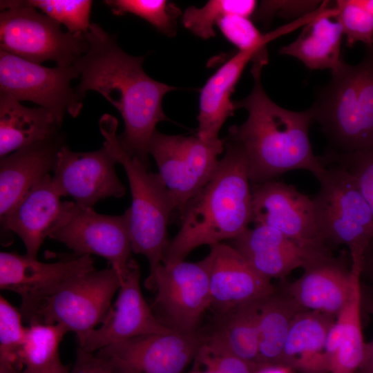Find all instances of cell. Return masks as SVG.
<instances>
[{
    "mask_svg": "<svg viewBox=\"0 0 373 373\" xmlns=\"http://www.w3.org/2000/svg\"><path fill=\"white\" fill-rule=\"evenodd\" d=\"M86 52L73 66L79 83L75 88L84 98L86 93H99L120 113L124 130L117 135L121 146L149 169V145L156 125L167 120L162 106L164 96L177 89L145 73L143 57L123 51L116 37L92 23L84 33Z\"/></svg>",
    "mask_w": 373,
    "mask_h": 373,
    "instance_id": "6da1fadb",
    "label": "cell"
},
{
    "mask_svg": "<svg viewBox=\"0 0 373 373\" xmlns=\"http://www.w3.org/2000/svg\"><path fill=\"white\" fill-rule=\"evenodd\" d=\"M261 68L252 67L254 83L245 98L233 102L248 117L229 128L228 140L245 152L251 184L276 180L294 170H307L317 179L325 171L322 157L316 156L309 140L313 122L310 111L295 112L280 107L264 90Z\"/></svg>",
    "mask_w": 373,
    "mask_h": 373,
    "instance_id": "7a4b0ae2",
    "label": "cell"
},
{
    "mask_svg": "<svg viewBox=\"0 0 373 373\" xmlns=\"http://www.w3.org/2000/svg\"><path fill=\"white\" fill-rule=\"evenodd\" d=\"M225 153L208 183L187 204L181 227L164 251L162 262L184 260L195 248L232 240L252 222L248 161L243 150L224 139Z\"/></svg>",
    "mask_w": 373,
    "mask_h": 373,
    "instance_id": "3957f363",
    "label": "cell"
},
{
    "mask_svg": "<svg viewBox=\"0 0 373 373\" xmlns=\"http://www.w3.org/2000/svg\"><path fill=\"white\" fill-rule=\"evenodd\" d=\"M329 152L348 153L373 146V46L356 65L343 60L309 108Z\"/></svg>",
    "mask_w": 373,
    "mask_h": 373,
    "instance_id": "277c9868",
    "label": "cell"
},
{
    "mask_svg": "<svg viewBox=\"0 0 373 373\" xmlns=\"http://www.w3.org/2000/svg\"><path fill=\"white\" fill-rule=\"evenodd\" d=\"M117 125V119L108 114L99 122L103 145L124 167L128 178L132 198L128 209L132 251L144 256L152 271L162 263L169 242L167 227L175 207L160 175L149 171L121 146L116 134Z\"/></svg>",
    "mask_w": 373,
    "mask_h": 373,
    "instance_id": "5b68a950",
    "label": "cell"
},
{
    "mask_svg": "<svg viewBox=\"0 0 373 373\" xmlns=\"http://www.w3.org/2000/svg\"><path fill=\"white\" fill-rule=\"evenodd\" d=\"M323 162L326 169L317 179L320 189L312 198L319 235L331 251L342 245L347 247L351 270L360 274L373 238L372 212L351 174L339 165Z\"/></svg>",
    "mask_w": 373,
    "mask_h": 373,
    "instance_id": "8992f818",
    "label": "cell"
},
{
    "mask_svg": "<svg viewBox=\"0 0 373 373\" xmlns=\"http://www.w3.org/2000/svg\"><path fill=\"white\" fill-rule=\"evenodd\" d=\"M0 47L7 52L41 64L53 61L73 66L88 48L84 34L63 32L60 23L23 1H1Z\"/></svg>",
    "mask_w": 373,
    "mask_h": 373,
    "instance_id": "52a82bcc",
    "label": "cell"
},
{
    "mask_svg": "<svg viewBox=\"0 0 373 373\" xmlns=\"http://www.w3.org/2000/svg\"><path fill=\"white\" fill-rule=\"evenodd\" d=\"M211 257L198 262H162L150 271L146 287L155 291L151 306L158 319L173 331L195 332L202 315L211 307Z\"/></svg>",
    "mask_w": 373,
    "mask_h": 373,
    "instance_id": "ba28073f",
    "label": "cell"
},
{
    "mask_svg": "<svg viewBox=\"0 0 373 373\" xmlns=\"http://www.w3.org/2000/svg\"><path fill=\"white\" fill-rule=\"evenodd\" d=\"M224 151V139L206 142L196 136L167 135L155 131L149 145L180 218L189 202L208 183Z\"/></svg>",
    "mask_w": 373,
    "mask_h": 373,
    "instance_id": "9c48e42d",
    "label": "cell"
},
{
    "mask_svg": "<svg viewBox=\"0 0 373 373\" xmlns=\"http://www.w3.org/2000/svg\"><path fill=\"white\" fill-rule=\"evenodd\" d=\"M121 283L112 267L82 273L47 298L29 324L59 323L79 337L103 323Z\"/></svg>",
    "mask_w": 373,
    "mask_h": 373,
    "instance_id": "30bf717a",
    "label": "cell"
},
{
    "mask_svg": "<svg viewBox=\"0 0 373 373\" xmlns=\"http://www.w3.org/2000/svg\"><path fill=\"white\" fill-rule=\"evenodd\" d=\"M79 77L74 66L49 68L0 50V96L35 103L61 125L66 113L75 117L82 109L83 98L71 86Z\"/></svg>",
    "mask_w": 373,
    "mask_h": 373,
    "instance_id": "8fae6325",
    "label": "cell"
},
{
    "mask_svg": "<svg viewBox=\"0 0 373 373\" xmlns=\"http://www.w3.org/2000/svg\"><path fill=\"white\" fill-rule=\"evenodd\" d=\"M48 238L63 243L77 255L104 258L122 280L128 271L132 249L128 209L119 216L105 215L70 202Z\"/></svg>",
    "mask_w": 373,
    "mask_h": 373,
    "instance_id": "7c38bea8",
    "label": "cell"
},
{
    "mask_svg": "<svg viewBox=\"0 0 373 373\" xmlns=\"http://www.w3.org/2000/svg\"><path fill=\"white\" fill-rule=\"evenodd\" d=\"M95 269L90 255H76L55 262L16 252L0 253V288L17 294L19 310L30 323L47 298L73 278Z\"/></svg>",
    "mask_w": 373,
    "mask_h": 373,
    "instance_id": "4fadbf2b",
    "label": "cell"
},
{
    "mask_svg": "<svg viewBox=\"0 0 373 373\" xmlns=\"http://www.w3.org/2000/svg\"><path fill=\"white\" fill-rule=\"evenodd\" d=\"M252 222L276 229L309 250H329L316 222L312 199L294 186L272 180L251 184Z\"/></svg>",
    "mask_w": 373,
    "mask_h": 373,
    "instance_id": "5bb4252c",
    "label": "cell"
},
{
    "mask_svg": "<svg viewBox=\"0 0 373 373\" xmlns=\"http://www.w3.org/2000/svg\"><path fill=\"white\" fill-rule=\"evenodd\" d=\"M205 338L197 331L173 330L137 336L96 352L122 373H182Z\"/></svg>",
    "mask_w": 373,
    "mask_h": 373,
    "instance_id": "9a60e30c",
    "label": "cell"
},
{
    "mask_svg": "<svg viewBox=\"0 0 373 373\" xmlns=\"http://www.w3.org/2000/svg\"><path fill=\"white\" fill-rule=\"evenodd\" d=\"M140 280V267L131 260L107 316L97 327L77 338L79 347L96 352L137 336L173 331L157 318L145 301Z\"/></svg>",
    "mask_w": 373,
    "mask_h": 373,
    "instance_id": "2e32d148",
    "label": "cell"
},
{
    "mask_svg": "<svg viewBox=\"0 0 373 373\" xmlns=\"http://www.w3.org/2000/svg\"><path fill=\"white\" fill-rule=\"evenodd\" d=\"M117 161L105 146L94 151L75 152L64 144L59 150L52 180L63 197L93 208L107 198H119L126 191L116 171Z\"/></svg>",
    "mask_w": 373,
    "mask_h": 373,
    "instance_id": "e0dca14e",
    "label": "cell"
},
{
    "mask_svg": "<svg viewBox=\"0 0 373 373\" xmlns=\"http://www.w3.org/2000/svg\"><path fill=\"white\" fill-rule=\"evenodd\" d=\"M303 269L302 276L285 290L302 310L336 318L349 302L360 275L330 251L311 259Z\"/></svg>",
    "mask_w": 373,
    "mask_h": 373,
    "instance_id": "ac0fdd59",
    "label": "cell"
},
{
    "mask_svg": "<svg viewBox=\"0 0 373 373\" xmlns=\"http://www.w3.org/2000/svg\"><path fill=\"white\" fill-rule=\"evenodd\" d=\"M211 307L218 314L238 305L258 301L276 289L259 275L231 245L210 246Z\"/></svg>",
    "mask_w": 373,
    "mask_h": 373,
    "instance_id": "d6986e66",
    "label": "cell"
},
{
    "mask_svg": "<svg viewBox=\"0 0 373 373\" xmlns=\"http://www.w3.org/2000/svg\"><path fill=\"white\" fill-rule=\"evenodd\" d=\"M63 197L50 174L31 188L8 216L3 233H14L23 242L26 254L37 258L45 239L57 226L70 202Z\"/></svg>",
    "mask_w": 373,
    "mask_h": 373,
    "instance_id": "ffe728a7",
    "label": "cell"
},
{
    "mask_svg": "<svg viewBox=\"0 0 373 373\" xmlns=\"http://www.w3.org/2000/svg\"><path fill=\"white\" fill-rule=\"evenodd\" d=\"M231 246L262 277L283 278L313 258L329 251L306 249L272 227L254 224L231 240Z\"/></svg>",
    "mask_w": 373,
    "mask_h": 373,
    "instance_id": "44dd1931",
    "label": "cell"
},
{
    "mask_svg": "<svg viewBox=\"0 0 373 373\" xmlns=\"http://www.w3.org/2000/svg\"><path fill=\"white\" fill-rule=\"evenodd\" d=\"M64 144V135L60 133L1 158V227L28 191L53 171L58 153Z\"/></svg>",
    "mask_w": 373,
    "mask_h": 373,
    "instance_id": "7402d4cb",
    "label": "cell"
},
{
    "mask_svg": "<svg viewBox=\"0 0 373 373\" xmlns=\"http://www.w3.org/2000/svg\"><path fill=\"white\" fill-rule=\"evenodd\" d=\"M268 62L267 50L251 49L238 51L225 62L206 82L200 92L197 135L202 140L220 139L219 132L236 108L231 94L248 62Z\"/></svg>",
    "mask_w": 373,
    "mask_h": 373,
    "instance_id": "603a6c76",
    "label": "cell"
},
{
    "mask_svg": "<svg viewBox=\"0 0 373 373\" xmlns=\"http://www.w3.org/2000/svg\"><path fill=\"white\" fill-rule=\"evenodd\" d=\"M335 320V317L321 312H299L291 323L281 365L300 373H329L325 341Z\"/></svg>",
    "mask_w": 373,
    "mask_h": 373,
    "instance_id": "cb8c5ba5",
    "label": "cell"
},
{
    "mask_svg": "<svg viewBox=\"0 0 373 373\" xmlns=\"http://www.w3.org/2000/svg\"><path fill=\"white\" fill-rule=\"evenodd\" d=\"M336 7L327 6L314 19L306 23L298 37L283 46L279 53L294 57L311 70L335 69L343 61L341 47L343 31L336 17Z\"/></svg>",
    "mask_w": 373,
    "mask_h": 373,
    "instance_id": "d4e9b609",
    "label": "cell"
},
{
    "mask_svg": "<svg viewBox=\"0 0 373 373\" xmlns=\"http://www.w3.org/2000/svg\"><path fill=\"white\" fill-rule=\"evenodd\" d=\"M61 124L42 107L0 96V157L60 134Z\"/></svg>",
    "mask_w": 373,
    "mask_h": 373,
    "instance_id": "484cf974",
    "label": "cell"
},
{
    "mask_svg": "<svg viewBox=\"0 0 373 373\" xmlns=\"http://www.w3.org/2000/svg\"><path fill=\"white\" fill-rule=\"evenodd\" d=\"M361 309L359 278L349 302L337 316L327 335L325 352L329 361V373H356L363 366L366 343L362 333Z\"/></svg>",
    "mask_w": 373,
    "mask_h": 373,
    "instance_id": "4316f807",
    "label": "cell"
},
{
    "mask_svg": "<svg viewBox=\"0 0 373 373\" xmlns=\"http://www.w3.org/2000/svg\"><path fill=\"white\" fill-rule=\"evenodd\" d=\"M262 300L244 303L218 314L217 325L211 334L206 337V343L244 361L257 364L258 312Z\"/></svg>",
    "mask_w": 373,
    "mask_h": 373,
    "instance_id": "83f0119b",
    "label": "cell"
},
{
    "mask_svg": "<svg viewBox=\"0 0 373 373\" xmlns=\"http://www.w3.org/2000/svg\"><path fill=\"white\" fill-rule=\"evenodd\" d=\"M302 311L284 288L275 289L260 301L258 365H281L291 323Z\"/></svg>",
    "mask_w": 373,
    "mask_h": 373,
    "instance_id": "f1b7e54d",
    "label": "cell"
},
{
    "mask_svg": "<svg viewBox=\"0 0 373 373\" xmlns=\"http://www.w3.org/2000/svg\"><path fill=\"white\" fill-rule=\"evenodd\" d=\"M68 330L55 323H33L26 327L18 354L23 373H42L58 357L59 345Z\"/></svg>",
    "mask_w": 373,
    "mask_h": 373,
    "instance_id": "f546056e",
    "label": "cell"
},
{
    "mask_svg": "<svg viewBox=\"0 0 373 373\" xmlns=\"http://www.w3.org/2000/svg\"><path fill=\"white\" fill-rule=\"evenodd\" d=\"M256 8L254 0H211L201 8H187L182 22L195 35L207 39L216 36L214 26L222 17L228 15L249 17Z\"/></svg>",
    "mask_w": 373,
    "mask_h": 373,
    "instance_id": "4dcf8cb0",
    "label": "cell"
},
{
    "mask_svg": "<svg viewBox=\"0 0 373 373\" xmlns=\"http://www.w3.org/2000/svg\"><path fill=\"white\" fill-rule=\"evenodd\" d=\"M104 3L113 15L133 14L167 36L175 35L176 21L181 12L174 3L165 0H106Z\"/></svg>",
    "mask_w": 373,
    "mask_h": 373,
    "instance_id": "1f68e13d",
    "label": "cell"
},
{
    "mask_svg": "<svg viewBox=\"0 0 373 373\" xmlns=\"http://www.w3.org/2000/svg\"><path fill=\"white\" fill-rule=\"evenodd\" d=\"M26 5L39 9L50 19L63 23L68 32L84 34L89 30L93 1L90 0H28Z\"/></svg>",
    "mask_w": 373,
    "mask_h": 373,
    "instance_id": "d6a6232c",
    "label": "cell"
},
{
    "mask_svg": "<svg viewBox=\"0 0 373 373\" xmlns=\"http://www.w3.org/2000/svg\"><path fill=\"white\" fill-rule=\"evenodd\" d=\"M323 158L325 162L339 165L351 174L373 215V146L348 153L328 152Z\"/></svg>",
    "mask_w": 373,
    "mask_h": 373,
    "instance_id": "836d02e7",
    "label": "cell"
},
{
    "mask_svg": "<svg viewBox=\"0 0 373 373\" xmlns=\"http://www.w3.org/2000/svg\"><path fill=\"white\" fill-rule=\"evenodd\" d=\"M336 18L346 37V44L352 47L361 41L373 46V16L358 6L355 0L336 1Z\"/></svg>",
    "mask_w": 373,
    "mask_h": 373,
    "instance_id": "e575fe53",
    "label": "cell"
},
{
    "mask_svg": "<svg viewBox=\"0 0 373 373\" xmlns=\"http://www.w3.org/2000/svg\"><path fill=\"white\" fill-rule=\"evenodd\" d=\"M189 373H254L258 365L244 361L204 342L195 358Z\"/></svg>",
    "mask_w": 373,
    "mask_h": 373,
    "instance_id": "d590c367",
    "label": "cell"
},
{
    "mask_svg": "<svg viewBox=\"0 0 373 373\" xmlns=\"http://www.w3.org/2000/svg\"><path fill=\"white\" fill-rule=\"evenodd\" d=\"M23 319L19 309L1 296L0 356L10 358L17 363L19 352L26 330Z\"/></svg>",
    "mask_w": 373,
    "mask_h": 373,
    "instance_id": "8d00e7d4",
    "label": "cell"
},
{
    "mask_svg": "<svg viewBox=\"0 0 373 373\" xmlns=\"http://www.w3.org/2000/svg\"><path fill=\"white\" fill-rule=\"evenodd\" d=\"M69 373H122L113 363L97 352L77 347Z\"/></svg>",
    "mask_w": 373,
    "mask_h": 373,
    "instance_id": "74e56055",
    "label": "cell"
},
{
    "mask_svg": "<svg viewBox=\"0 0 373 373\" xmlns=\"http://www.w3.org/2000/svg\"><path fill=\"white\" fill-rule=\"evenodd\" d=\"M360 284L361 294L373 297V238L363 258Z\"/></svg>",
    "mask_w": 373,
    "mask_h": 373,
    "instance_id": "f35d334b",
    "label": "cell"
},
{
    "mask_svg": "<svg viewBox=\"0 0 373 373\" xmlns=\"http://www.w3.org/2000/svg\"><path fill=\"white\" fill-rule=\"evenodd\" d=\"M361 307L373 315V297L361 294ZM361 369L373 373V341L366 343V355L364 363Z\"/></svg>",
    "mask_w": 373,
    "mask_h": 373,
    "instance_id": "ab89813d",
    "label": "cell"
},
{
    "mask_svg": "<svg viewBox=\"0 0 373 373\" xmlns=\"http://www.w3.org/2000/svg\"><path fill=\"white\" fill-rule=\"evenodd\" d=\"M289 367L283 365H258L254 373H294Z\"/></svg>",
    "mask_w": 373,
    "mask_h": 373,
    "instance_id": "60d3db41",
    "label": "cell"
},
{
    "mask_svg": "<svg viewBox=\"0 0 373 373\" xmlns=\"http://www.w3.org/2000/svg\"><path fill=\"white\" fill-rule=\"evenodd\" d=\"M0 373H23L19 364L8 358L0 357Z\"/></svg>",
    "mask_w": 373,
    "mask_h": 373,
    "instance_id": "b9f144b4",
    "label": "cell"
},
{
    "mask_svg": "<svg viewBox=\"0 0 373 373\" xmlns=\"http://www.w3.org/2000/svg\"><path fill=\"white\" fill-rule=\"evenodd\" d=\"M69 371L68 367L61 362L60 357H58L42 373H69Z\"/></svg>",
    "mask_w": 373,
    "mask_h": 373,
    "instance_id": "7bdbcfd3",
    "label": "cell"
},
{
    "mask_svg": "<svg viewBox=\"0 0 373 373\" xmlns=\"http://www.w3.org/2000/svg\"><path fill=\"white\" fill-rule=\"evenodd\" d=\"M355 2L373 16V0H355Z\"/></svg>",
    "mask_w": 373,
    "mask_h": 373,
    "instance_id": "ee69618b",
    "label": "cell"
},
{
    "mask_svg": "<svg viewBox=\"0 0 373 373\" xmlns=\"http://www.w3.org/2000/svg\"><path fill=\"white\" fill-rule=\"evenodd\" d=\"M356 373H372L366 370H364V369H360L358 370V371Z\"/></svg>",
    "mask_w": 373,
    "mask_h": 373,
    "instance_id": "f6af8a7d",
    "label": "cell"
}]
</instances>
